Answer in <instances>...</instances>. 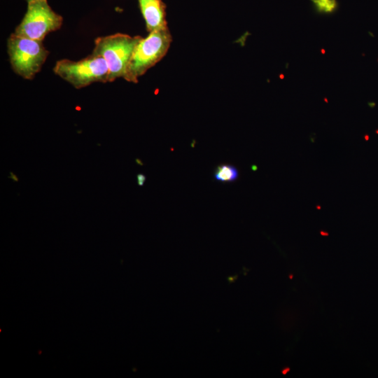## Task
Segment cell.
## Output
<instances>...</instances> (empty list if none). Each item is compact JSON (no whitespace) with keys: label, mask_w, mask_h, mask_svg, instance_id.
Segmentation results:
<instances>
[{"label":"cell","mask_w":378,"mask_h":378,"mask_svg":"<svg viewBox=\"0 0 378 378\" xmlns=\"http://www.w3.org/2000/svg\"><path fill=\"white\" fill-rule=\"evenodd\" d=\"M172 42L167 27L154 30L136 44L123 78L137 83L139 78L160 62L167 54Z\"/></svg>","instance_id":"1"},{"label":"cell","mask_w":378,"mask_h":378,"mask_svg":"<svg viewBox=\"0 0 378 378\" xmlns=\"http://www.w3.org/2000/svg\"><path fill=\"white\" fill-rule=\"evenodd\" d=\"M141 38L140 36L117 33L95 39L92 53L102 56L106 61L108 82L124 77L133 51Z\"/></svg>","instance_id":"2"},{"label":"cell","mask_w":378,"mask_h":378,"mask_svg":"<svg viewBox=\"0 0 378 378\" xmlns=\"http://www.w3.org/2000/svg\"><path fill=\"white\" fill-rule=\"evenodd\" d=\"M7 48L13 71L27 80L33 79L41 71L49 54L41 41L14 33L8 38Z\"/></svg>","instance_id":"3"},{"label":"cell","mask_w":378,"mask_h":378,"mask_svg":"<svg viewBox=\"0 0 378 378\" xmlns=\"http://www.w3.org/2000/svg\"><path fill=\"white\" fill-rule=\"evenodd\" d=\"M53 71L77 89L95 82H108V69L106 61L102 56L93 53L78 61L58 60Z\"/></svg>","instance_id":"4"},{"label":"cell","mask_w":378,"mask_h":378,"mask_svg":"<svg viewBox=\"0 0 378 378\" xmlns=\"http://www.w3.org/2000/svg\"><path fill=\"white\" fill-rule=\"evenodd\" d=\"M27 4L15 34L42 41L47 34L60 29L63 18L51 8L47 0H29Z\"/></svg>","instance_id":"5"},{"label":"cell","mask_w":378,"mask_h":378,"mask_svg":"<svg viewBox=\"0 0 378 378\" xmlns=\"http://www.w3.org/2000/svg\"><path fill=\"white\" fill-rule=\"evenodd\" d=\"M148 31L167 27L164 7L161 0H138Z\"/></svg>","instance_id":"6"},{"label":"cell","mask_w":378,"mask_h":378,"mask_svg":"<svg viewBox=\"0 0 378 378\" xmlns=\"http://www.w3.org/2000/svg\"><path fill=\"white\" fill-rule=\"evenodd\" d=\"M239 176L237 169L229 164H223L217 166L214 170V178L222 183H231L235 181Z\"/></svg>","instance_id":"7"},{"label":"cell","mask_w":378,"mask_h":378,"mask_svg":"<svg viewBox=\"0 0 378 378\" xmlns=\"http://www.w3.org/2000/svg\"><path fill=\"white\" fill-rule=\"evenodd\" d=\"M319 11L325 13L332 12L336 7L335 0H313Z\"/></svg>","instance_id":"8"},{"label":"cell","mask_w":378,"mask_h":378,"mask_svg":"<svg viewBox=\"0 0 378 378\" xmlns=\"http://www.w3.org/2000/svg\"><path fill=\"white\" fill-rule=\"evenodd\" d=\"M136 179H137V183L139 186H143L146 180V177L144 174H138L136 175Z\"/></svg>","instance_id":"9"},{"label":"cell","mask_w":378,"mask_h":378,"mask_svg":"<svg viewBox=\"0 0 378 378\" xmlns=\"http://www.w3.org/2000/svg\"><path fill=\"white\" fill-rule=\"evenodd\" d=\"M8 178H11L15 182L19 181L18 177L12 172H10V176H8Z\"/></svg>","instance_id":"10"},{"label":"cell","mask_w":378,"mask_h":378,"mask_svg":"<svg viewBox=\"0 0 378 378\" xmlns=\"http://www.w3.org/2000/svg\"><path fill=\"white\" fill-rule=\"evenodd\" d=\"M289 368H286V369H284V370L282 371V373L286 374L287 373L288 371H289Z\"/></svg>","instance_id":"11"},{"label":"cell","mask_w":378,"mask_h":378,"mask_svg":"<svg viewBox=\"0 0 378 378\" xmlns=\"http://www.w3.org/2000/svg\"><path fill=\"white\" fill-rule=\"evenodd\" d=\"M321 53H322L323 55H324L325 52H326V50L323 48V49L321 50Z\"/></svg>","instance_id":"12"},{"label":"cell","mask_w":378,"mask_h":378,"mask_svg":"<svg viewBox=\"0 0 378 378\" xmlns=\"http://www.w3.org/2000/svg\"><path fill=\"white\" fill-rule=\"evenodd\" d=\"M136 162H138L139 164H143V163H141V162H140V161H141L140 160L136 159Z\"/></svg>","instance_id":"13"},{"label":"cell","mask_w":378,"mask_h":378,"mask_svg":"<svg viewBox=\"0 0 378 378\" xmlns=\"http://www.w3.org/2000/svg\"><path fill=\"white\" fill-rule=\"evenodd\" d=\"M27 1H29V0H27Z\"/></svg>","instance_id":"14"}]
</instances>
